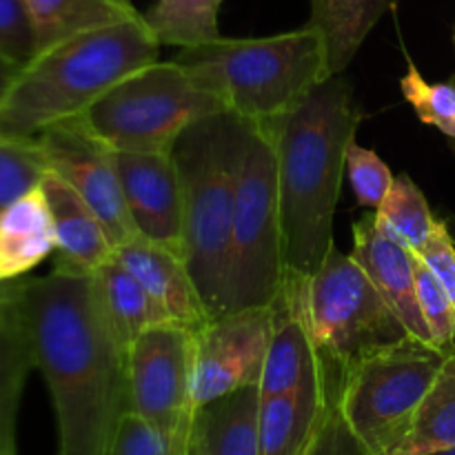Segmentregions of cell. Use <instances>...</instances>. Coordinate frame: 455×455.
Listing matches in <instances>:
<instances>
[{"mask_svg":"<svg viewBox=\"0 0 455 455\" xmlns=\"http://www.w3.org/2000/svg\"><path fill=\"white\" fill-rule=\"evenodd\" d=\"M16 309L58 425V455H107L129 411L127 345L111 327L93 274L53 267L16 284Z\"/></svg>","mask_w":455,"mask_h":455,"instance_id":"obj_1","label":"cell"},{"mask_svg":"<svg viewBox=\"0 0 455 455\" xmlns=\"http://www.w3.org/2000/svg\"><path fill=\"white\" fill-rule=\"evenodd\" d=\"M358 123L349 78L333 74L284 118L267 124L275 145L284 280L311 278L336 247L333 220Z\"/></svg>","mask_w":455,"mask_h":455,"instance_id":"obj_2","label":"cell"},{"mask_svg":"<svg viewBox=\"0 0 455 455\" xmlns=\"http://www.w3.org/2000/svg\"><path fill=\"white\" fill-rule=\"evenodd\" d=\"M160 47L140 13L43 49L0 98V138L34 142L44 129L84 116L116 83L158 62Z\"/></svg>","mask_w":455,"mask_h":455,"instance_id":"obj_3","label":"cell"},{"mask_svg":"<svg viewBox=\"0 0 455 455\" xmlns=\"http://www.w3.org/2000/svg\"><path fill=\"white\" fill-rule=\"evenodd\" d=\"M176 62L225 111L256 124L278 123L333 76L323 34L309 22L267 38H218L180 49Z\"/></svg>","mask_w":455,"mask_h":455,"instance_id":"obj_4","label":"cell"},{"mask_svg":"<svg viewBox=\"0 0 455 455\" xmlns=\"http://www.w3.org/2000/svg\"><path fill=\"white\" fill-rule=\"evenodd\" d=\"M238 140L240 118L220 111L191 124L172 151L182 187V260L209 320L229 311Z\"/></svg>","mask_w":455,"mask_h":455,"instance_id":"obj_5","label":"cell"},{"mask_svg":"<svg viewBox=\"0 0 455 455\" xmlns=\"http://www.w3.org/2000/svg\"><path fill=\"white\" fill-rule=\"evenodd\" d=\"M284 278L287 271L274 133L267 124L240 118L229 311L274 305L283 291Z\"/></svg>","mask_w":455,"mask_h":455,"instance_id":"obj_6","label":"cell"},{"mask_svg":"<svg viewBox=\"0 0 455 455\" xmlns=\"http://www.w3.org/2000/svg\"><path fill=\"white\" fill-rule=\"evenodd\" d=\"M305 320L324 367L345 373L355 360L409 336L363 267L333 247L307 280H284L283 291Z\"/></svg>","mask_w":455,"mask_h":455,"instance_id":"obj_7","label":"cell"},{"mask_svg":"<svg viewBox=\"0 0 455 455\" xmlns=\"http://www.w3.org/2000/svg\"><path fill=\"white\" fill-rule=\"evenodd\" d=\"M451 351L407 336L342 373L338 404L369 455H391L403 443Z\"/></svg>","mask_w":455,"mask_h":455,"instance_id":"obj_8","label":"cell"},{"mask_svg":"<svg viewBox=\"0 0 455 455\" xmlns=\"http://www.w3.org/2000/svg\"><path fill=\"white\" fill-rule=\"evenodd\" d=\"M225 111L176 60L151 62L102 93L84 120L114 151L172 154L194 123Z\"/></svg>","mask_w":455,"mask_h":455,"instance_id":"obj_9","label":"cell"},{"mask_svg":"<svg viewBox=\"0 0 455 455\" xmlns=\"http://www.w3.org/2000/svg\"><path fill=\"white\" fill-rule=\"evenodd\" d=\"M196 331L156 324L127 347L129 411L178 440L187 438L191 413Z\"/></svg>","mask_w":455,"mask_h":455,"instance_id":"obj_10","label":"cell"},{"mask_svg":"<svg viewBox=\"0 0 455 455\" xmlns=\"http://www.w3.org/2000/svg\"><path fill=\"white\" fill-rule=\"evenodd\" d=\"M34 142L49 172L96 212L116 247L140 235L124 203L114 149L92 132L84 116L44 129Z\"/></svg>","mask_w":455,"mask_h":455,"instance_id":"obj_11","label":"cell"},{"mask_svg":"<svg viewBox=\"0 0 455 455\" xmlns=\"http://www.w3.org/2000/svg\"><path fill=\"white\" fill-rule=\"evenodd\" d=\"M274 329V305L229 311L196 331L191 404L194 409L243 389L260 385Z\"/></svg>","mask_w":455,"mask_h":455,"instance_id":"obj_12","label":"cell"},{"mask_svg":"<svg viewBox=\"0 0 455 455\" xmlns=\"http://www.w3.org/2000/svg\"><path fill=\"white\" fill-rule=\"evenodd\" d=\"M114 154L124 203L138 234L182 256V187L173 156Z\"/></svg>","mask_w":455,"mask_h":455,"instance_id":"obj_13","label":"cell"},{"mask_svg":"<svg viewBox=\"0 0 455 455\" xmlns=\"http://www.w3.org/2000/svg\"><path fill=\"white\" fill-rule=\"evenodd\" d=\"M354 260L394 309L409 336L431 342L429 329L418 307L416 260L418 256L378 227L373 212H367L351 227Z\"/></svg>","mask_w":455,"mask_h":455,"instance_id":"obj_14","label":"cell"},{"mask_svg":"<svg viewBox=\"0 0 455 455\" xmlns=\"http://www.w3.org/2000/svg\"><path fill=\"white\" fill-rule=\"evenodd\" d=\"M116 256L140 280L164 324L200 331L209 323L203 298L180 253L138 235L116 247Z\"/></svg>","mask_w":455,"mask_h":455,"instance_id":"obj_15","label":"cell"},{"mask_svg":"<svg viewBox=\"0 0 455 455\" xmlns=\"http://www.w3.org/2000/svg\"><path fill=\"white\" fill-rule=\"evenodd\" d=\"M260 403L249 385L194 409L185 455H260Z\"/></svg>","mask_w":455,"mask_h":455,"instance_id":"obj_16","label":"cell"},{"mask_svg":"<svg viewBox=\"0 0 455 455\" xmlns=\"http://www.w3.org/2000/svg\"><path fill=\"white\" fill-rule=\"evenodd\" d=\"M43 191L47 196L56 229L53 267L96 274L107 260L116 256V244L109 231L105 229L96 212L56 173L47 172Z\"/></svg>","mask_w":455,"mask_h":455,"instance_id":"obj_17","label":"cell"},{"mask_svg":"<svg viewBox=\"0 0 455 455\" xmlns=\"http://www.w3.org/2000/svg\"><path fill=\"white\" fill-rule=\"evenodd\" d=\"M323 376V360L315 351L300 311L284 293L274 302V329L260 378V394L280 395Z\"/></svg>","mask_w":455,"mask_h":455,"instance_id":"obj_18","label":"cell"},{"mask_svg":"<svg viewBox=\"0 0 455 455\" xmlns=\"http://www.w3.org/2000/svg\"><path fill=\"white\" fill-rule=\"evenodd\" d=\"M336 380H340V376L323 363V376L318 380L291 394L262 398L260 455H302L327 407Z\"/></svg>","mask_w":455,"mask_h":455,"instance_id":"obj_19","label":"cell"},{"mask_svg":"<svg viewBox=\"0 0 455 455\" xmlns=\"http://www.w3.org/2000/svg\"><path fill=\"white\" fill-rule=\"evenodd\" d=\"M56 253V229L43 185L0 213V283L22 280Z\"/></svg>","mask_w":455,"mask_h":455,"instance_id":"obj_20","label":"cell"},{"mask_svg":"<svg viewBox=\"0 0 455 455\" xmlns=\"http://www.w3.org/2000/svg\"><path fill=\"white\" fill-rule=\"evenodd\" d=\"M395 0H311L309 25L323 34L331 74H345Z\"/></svg>","mask_w":455,"mask_h":455,"instance_id":"obj_21","label":"cell"},{"mask_svg":"<svg viewBox=\"0 0 455 455\" xmlns=\"http://www.w3.org/2000/svg\"><path fill=\"white\" fill-rule=\"evenodd\" d=\"M36 31V53L83 31L140 16L132 0H25Z\"/></svg>","mask_w":455,"mask_h":455,"instance_id":"obj_22","label":"cell"},{"mask_svg":"<svg viewBox=\"0 0 455 455\" xmlns=\"http://www.w3.org/2000/svg\"><path fill=\"white\" fill-rule=\"evenodd\" d=\"M93 278H96V287L100 293L102 307L107 311V318L127 347L147 329L164 324L147 289L124 267V262L118 256L107 260L93 274Z\"/></svg>","mask_w":455,"mask_h":455,"instance_id":"obj_23","label":"cell"},{"mask_svg":"<svg viewBox=\"0 0 455 455\" xmlns=\"http://www.w3.org/2000/svg\"><path fill=\"white\" fill-rule=\"evenodd\" d=\"M455 447V349L422 400L411 429L391 455H425Z\"/></svg>","mask_w":455,"mask_h":455,"instance_id":"obj_24","label":"cell"},{"mask_svg":"<svg viewBox=\"0 0 455 455\" xmlns=\"http://www.w3.org/2000/svg\"><path fill=\"white\" fill-rule=\"evenodd\" d=\"M31 369V347L13 293V300L0 309V435L9 444H16L18 409Z\"/></svg>","mask_w":455,"mask_h":455,"instance_id":"obj_25","label":"cell"},{"mask_svg":"<svg viewBox=\"0 0 455 455\" xmlns=\"http://www.w3.org/2000/svg\"><path fill=\"white\" fill-rule=\"evenodd\" d=\"M225 0H156L142 18L163 47L191 49L222 38L218 13Z\"/></svg>","mask_w":455,"mask_h":455,"instance_id":"obj_26","label":"cell"},{"mask_svg":"<svg viewBox=\"0 0 455 455\" xmlns=\"http://www.w3.org/2000/svg\"><path fill=\"white\" fill-rule=\"evenodd\" d=\"M373 216L385 234L411 249L416 256H420L422 249L427 247L438 222L431 213L425 194L409 173H398L394 178L389 194L373 212Z\"/></svg>","mask_w":455,"mask_h":455,"instance_id":"obj_27","label":"cell"},{"mask_svg":"<svg viewBox=\"0 0 455 455\" xmlns=\"http://www.w3.org/2000/svg\"><path fill=\"white\" fill-rule=\"evenodd\" d=\"M400 92L420 123L435 127L455 140V76L449 83H429L409 60L407 74L400 78Z\"/></svg>","mask_w":455,"mask_h":455,"instance_id":"obj_28","label":"cell"},{"mask_svg":"<svg viewBox=\"0 0 455 455\" xmlns=\"http://www.w3.org/2000/svg\"><path fill=\"white\" fill-rule=\"evenodd\" d=\"M47 172V163L36 142L0 138V213L43 185Z\"/></svg>","mask_w":455,"mask_h":455,"instance_id":"obj_29","label":"cell"},{"mask_svg":"<svg viewBox=\"0 0 455 455\" xmlns=\"http://www.w3.org/2000/svg\"><path fill=\"white\" fill-rule=\"evenodd\" d=\"M345 176L349 178V185L360 207L369 209V212H376L380 207L395 178L389 164L373 149L358 145L355 138L347 149Z\"/></svg>","mask_w":455,"mask_h":455,"instance_id":"obj_30","label":"cell"},{"mask_svg":"<svg viewBox=\"0 0 455 455\" xmlns=\"http://www.w3.org/2000/svg\"><path fill=\"white\" fill-rule=\"evenodd\" d=\"M416 291L431 342L440 349H455V305L420 256L416 260Z\"/></svg>","mask_w":455,"mask_h":455,"instance_id":"obj_31","label":"cell"},{"mask_svg":"<svg viewBox=\"0 0 455 455\" xmlns=\"http://www.w3.org/2000/svg\"><path fill=\"white\" fill-rule=\"evenodd\" d=\"M185 440L172 438L142 416L127 411L120 418L107 455H185Z\"/></svg>","mask_w":455,"mask_h":455,"instance_id":"obj_32","label":"cell"},{"mask_svg":"<svg viewBox=\"0 0 455 455\" xmlns=\"http://www.w3.org/2000/svg\"><path fill=\"white\" fill-rule=\"evenodd\" d=\"M338 387H340V380L333 382L327 407L302 455H369L342 416L340 404H338Z\"/></svg>","mask_w":455,"mask_h":455,"instance_id":"obj_33","label":"cell"},{"mask_svg":"<svg viewBox=\"0 0 455 455\" xmlns=\"http://www.w3.org/2000/svg\"><path fill=\"white\" fill-rule=\"evenodd\" d=\"M0 56L18 67L36 56V31L25 0H0Z\"/></svg>","mask_w":455,"mask_h":455,"instance_id":"obj_34","label":"cell"},{"mask_svg":"<svg viewBox=\"0 0 455 455\" xmlns=\"http://www.w3.org/2000/svg\"><path fill=\"white\" fill-rule=\"evenodd\" d=\"M420 258L434 271L438 283L443 284L444 291L449 293L455 305V238L447 222H435L434 234H431L427 247L422 249Z\"/></svg>","mask_w":455,"mask_h":455,"instance_id":"obj_35","label":"cell"},{"mask_svg":"<svg viewBox=\"0 0 455 455\" xmlns=\"http://www.w3.org/2000/svg\"><path fill=\"white\" fill-rule=\"evenodd\" d=\"M18 71H20V67L13 65L12 60H7V58L0 56V98L4 96V92H7L9 84L13 83V78L18 76Z\"/></svg>","mask_w":455,"mask_h":455,"instance_id":"obj_36","label":"cell"},{"mask_svg":"<svg viewBox=\"0 0 455 455\" xmlns=\"http://www.w3.org/2000/svg\"><path fill=\"white\" fill-rule=\"evenodd\" d=\"M16 284H18V280H16V283H0V309H3V307H7L9 302L13 300V293H16Z\"/></svg>","mask_w":455,"mask_h":455,"instance_id":"obj_37","label":"cell"},{"mask_svg":"<svg viewBox=\"0 0 455 455\" xmlns=\"http://www.w3.org/2000/svg\"><path fill=\"white\" fill-rule=\"evenodd\" d=\"M0 455H18L16 444H9L3 435H0Z\"/></svg>","mask_w":455,"mask_h":455,"instance_id":"obj_38","label":"cell"},{"mask_svg":"<svg viewBox=\"0 0 455 455\" xmlns=\"http://www.w3.org/2000/svg\"><path fill=\"white\" fill-rule=\"evenodd\" d=\"M425 455H455V447H447V449H440V451H431Z\"/></svg>","mask_w":455,"mask_h":455,"instance_id":"obj_39","label":"cell"},{"mask_svg":"<svg viewBox=\"0 0 455 455\" xmlns=\"http://www.w3.org/2000/svg\"><path fill=\"white\" fill-rule=\"evenodd\" d=\"M453 44H455V31H453Z\"/></svg>","mask_w":455,"mask_h":455,"instance_id":"obj_40","label":"cell"}]
</instances>
